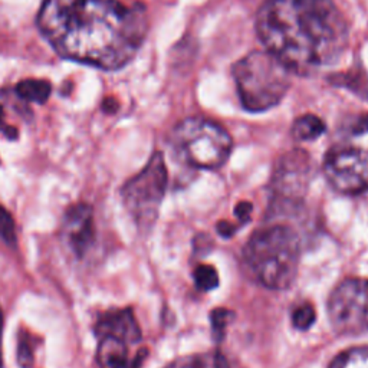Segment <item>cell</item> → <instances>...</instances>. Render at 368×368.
I'll return each mask as SVG.
<instances>
[{"label":"cell","instance_id":"obj_1","mask_svg":"<svg viewBox=\"0 0 368 368\" xmlns=\"http://www.w3.org/2000/svg\"><path fill=\"white\" fill-rule=\"evenodd\" d=\"M38 28L62 58L109 71L125 67L137 55L149 19L140 3L45 0Z\"/></svg>","mask_w":368,"mask_h":368},{"label":"cell","instance_id":"obj_2","mask_svg":"<svg viewBox=\"0 0 368 368\" xmlns=\"http://www.w3.org/2000/svg\"><path fill=\"white\" fill-rule=\"evenodd\" d=\"M256 30L265 51L298 75L337 63L349 41L347 21L332 0H265Z\"/></svg>","mask_w":368,"mask_h":368},{"label":"cell","instance_id":"obj_3","mask_svg":"<svg viewBox=\"0 0 368 368\" xmlns=\"http://www.w3.org/2000/svg\"><path fill=\"white\" fill-rule=\"evenodd\" d=\"M302 242L288 225H270L256 230L243 249L249 275L272 291H285L298 277Z\"/></svg>","mask_w":368,"mask_h":368},{"label":"cell","instance_id":"obj_4","mask_svg":"<svg viewBox=\"0 0 368 368\" xmlns=\"http://www.w3.org/2000/svg\"><path fill=\"white\" fill-rule=\"evenodd\" d=\"M291 75L292 72L268 51L250 52L233 67L237 95L250 113L277 107L291 88Z\"/></svg>","mask_w":368,"mask_h":368},{"label":"cell","instance_id":"obj_5","mask_svg":"<svg viewBox=\"0 0 368 368\" xmlns=\"http://www.w3.org/2000/svg\"><path fill=\"white\" fill-rule=\"evenodd\" d=\"M323 169L328 184L341 195L356 196L368 190V117L327 151Z\"/></svg>","mask_w":368,"mask_h":368},{"label":"cell","instance_id":"obj_6","mask_svg":"<svg viewBox=\"0 0 368 368\" xmlns=\"http://www.w3.org/2000/svg\"><path fill=\"white\" fill-rule=\"evenodd\" d=\"M171 144L183 162L202 170L220 169L233 149L232 137L225 128L200 117H190L175 125Z\"/></svg>","mask_w":368,"mask_h":368},{"label":"cell","instance_id":"obj_7","mask_svg":"<svg viewBox=\"0 0 368 368\" xmlns=\"http://www.w3.org/2000/svg\"><path fill=\"white\" fill-rule=\"evenodd\" d=\"M169 173L162 153H155L137 175L121 188L127 212L141 232H149L158 217L160 206L167 191Z\"/></svg>","mask_w":368,"mask_h":368},{"label":"cell","instance_id":"obj_8","mask_svg":"<svg viewBox=\"0 0 368 368\" xmlns=\"http://www.w3.org/2000/svg\"><path fill=\"white\" fill-rule=\"evenodd\" d=\"M332 328L341 335L368 334V279L341 282L328 299Z\"/></svg>","mask_w":368,"mask_h":368},{"label":"cell","instance_id":"obj_9","mask_svg":"<svg viewBox=\"0 0 368 368\" xmlns=\"http://www.w3.org/2000/svg\"><path fill=\"white\" fill-rule=\"evenodd\" d=\"M311 182V160L307 153L292 151L281 158L272 177L274 200L295 204L305 195Z\"/></svg>","mask_w":368,"mask_h":368},{"label":"cell","instance_id":"obj_10","mask_svg":"<svg viewBox=\"0 0 368 368\" xmlns=\"http://www.w3.org/2000/svg\"><path fill=\"white\" fill-rule=\"evenodd\" d=\"M61 241L76 259H84L97 241L94 210L87 203H76L65 212L61 226Z\"/></svg>","mask_w":368,"mask_h":368},{"label":"cell","instance_id":"obj_11","mask_svg":"<svg viewBox=\"0 0 368 368\" xmlns=\"http://www.w3.org/2000/svg\"><path fill=\"white\" fill-rule=\"evenodd\" d=\"M95 335H114L127 344H136L141 340V329L131 308L113 310L105 312L95 324Z\"/></svg>","mask_w":368,"mask_h":368},{"label":"cell","instance_id":"obj_12","mask_svg":"<svg viewBox=\"0 0 368 368\" xmlns=\"http://www.w3.org/2000/svg\"><path fill=\"white\" fill-rule=\"evenodd\" d=\"M97 364L100 368H127L128 344L114 335H102L97 348Z\"/></svg>","mask_w":368,"mask_h":368},{"label":"cell","instance_id":"obj_13","mask_svg":"<svg viewBox=\"0 0 368 368\" xmlns=\"http://www.w3.org/2000/svg\"><path fill=\"white\" fill-rule=\"evenodd\" d=\"M164 368H229V364L220 353H206L180 357Z\"/></svg>","mask_w":368,"mask_h":368},{"label":"cell","instance_id":"obj_14","mask_svg":"<svg viewBox=\"0 0 368 368\" xmlns=\"http://www.w3.org/2000/svg\"><path fill=\"white\" fill-rule=\"evenodd\" d=\"M324 133V121L314 114H307L296 118L292 125V136L298 141H312L321 137Z\"/></svg>","mask_w":368,"mask_h":368},{"label":"cell","instance_id":"obj_15","mask_svg":"<svg viewBox=\"0 0 368 368\" xmlns=\"http://www.w3.org/2000/svg\"><path fill=\"white\" fill-rule=\"evenodd\" d=\"M51 84L43 79H25L16 87V94L28 102L45 104L51 95Z\"/></svg>","mask_w":368,"mask_h":368},{"label":"cell","instance_id":"obj_16","mask_svg":"<svg viewBox=\"0 0 368 368\" xmlns=\"http://www.w3.org/2000/svg\"><path fill=\"white\" fill-rule=\"evenodd\" d=\"M329 368H368V345L343 351L332 360Z\"/></svg>","mask_w":368,"mask_h":368},{"label":"cell","instance_id":"obj_17","mask_svg":"<svg viewBox=\"0 0 368 368\" xmlns=\"http://www.w3.org/2000/svg\"><path fill=\"white\" fill-rule=\"evenodd\" d=\"M235 314L226 308H216L210 312L212 335L216 343H221L226 337L228 325L233 321Z\"/></svg>","mask_w":368,"mask_h":368},{"label":"cell","instance_id":"obj_18","mask_svg":"<svg viewBox=\"0 0 368 368\" xmlns=\"http://www.w3.org/2000/svg\"><path fill=\"white\" fill-rule=\"evenodd\" d=\"M196 286L200 291L209 292L216 290L219 286V275L217 270L212 265H200L196 268L193 274Z\"/></svg>","mask_w":368,"mask_h":368},{"label":"cell","instance_id":"obj_19","mask_svg":"<svg viewBox=\"0 0 368 368\" xmlns=\"http://www.w3.org/2000/svg\"><path fill=\"white\" fill-rule=\"evenodd\" d=\"M0 239H2V241L10 248H14L18 245L14 220L2 204H0Z\"/></svg>","mask_w":368,"mask_h":368},{"label":"cell","instance_id":"obj_20","mask_svg":"<svg viewBox=\"0 0 368 368\" xmlns=\"http://www.w3.org/2000/svg\"><path fill=\"white\" fill-rule=\"evenodd\" d=\"M315 310L310 303H303L292 312V325L299 331L310 329L315 323Z\"/></svg>","mask_w":368,"mask_h":368},{"label":"cell","instance_id":"obj_21","mask_svg":"<svg viewBox=\"0 0 368 368\" xmlns=\"http://www.w3.org/2000/svg\"><path fill=\"white\" fill-rule=\"evenodd\" d=\"M35 347L32 343V338L28 335V332H21L19 335V345H18V361L22 368H30L34 364L35 357Z\"/></svg>","mask_w":368,"mask_h":368},{"label":"cell","instance_id":"obj_22","mask_svg":"<svg viewBox=\"0 0 368 368\" xmlns=\"http://www.w3.org/2000/svg\"><path fill=\"white\" fill-rule=\"evenodd\" d=\"M252 210H253V206L249 202H242V203H239L236 206L235 215H236V217H237V220H239V223H241V225H243V223H246V221H250Z\"/></svg>","mask_w":368,"mask_h":368},{"label":"cell","instance_id":"obj_23","mask_svg":"<svg viewBox=\"0 0 368 368\" xmlns=\"http://www.w3.org/2000/svg\"><path fill=\"white\" fill-rule=\"evenodd\" d=\"M0 134H3L9 140L18 138V130L10 127L9 124H6V121H5V113H3L2 105H0Z\"/></svg>","mask_w":368,"mask_h":368},{"label":"cell","instance_id":"obj_24","mask_svg":"<svg viewBox=\"0 0 368 368\" xmlns=\"http://www.w3.org/2000/svg\"><path fill=\"white\" fill-rule=\"evenodd\" d=\"M147 356H149V351L146 348L140 349L138 353H137V356L134 357V360L131 362H128L127 368H141L142 364H144V361H146Z\"/></svg>","mask_w":368,"mask_h":368},{"label":"cell","instance_id":"obj_25","mask_svg":"<svg viewBox=\"0 0 368 368\" xmlns=\"http://www.w3.org/2000/svg\"><path fill=\"white\" fill-rule=\"evenodd\" d=\"M237 228H235L233 225H230V223H223L220 221L217 225V232L221 237H230L235 232H236Z\"/></svg>","mask_w":368,"mask_h":368},{"label":"cell","instance_id":"obj_26","mask_svg":"<svg viewBox=\"0 0 368 368\" xmlns=\"http://www.w3.org/2000/svg\"><path fill=\"white\" fill-rule=\"evenodd\" d=\"M2 331H3V314L0 308V368H2Z\"/></svg>","mask_w":368,"mask_h":368}]
</instances>
